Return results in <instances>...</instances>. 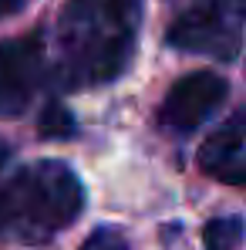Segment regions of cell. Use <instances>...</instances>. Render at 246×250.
Wrapping results in <instances>:
<instances>
[{"label":"cell","mask_w":246,"mask_h":250,"mask_svg":"<svg viewBox=\"0 0 246 250\" xmlns=\"http://www.w3.org/2000/svg\"><path fill=\"white\" fill-rule=\"evenodd\" d=\"M142 24V0H68L57 17L54 78L64 88L115 82L128 68Z\"/></svg>","instance_id":"1"},{"label":"cell","mask_w":246,"mask_h":250,"mask_svg":"<svg viewBox=\"0 0 246 250\" xmlns=\"http://www.w3.org/2000/svg\"><path fill=\"white\" fill-rule=\"evenodd\" d=\"M84 207L81 179L54 159H41L7 176L0 203V233L27 244L68 230Z\"/></svg>","instance_id":"2"},{"label":"cell","mask_w":246,"mask_h":250,"mask_svg":"<svg viewBox=\"0 0 246 250\" xmlns=\"http://www.w3.org/2000/svg\"><path fill=\"white\" fill-rule=\"evenodd\" d=\"M246 0H186L165 31V41L189 54L233 61L243 47Z\"/></svg>","instance_id":"3"},{"label":"cell","mask_w":246,"mask_h":250,"mask_svg":"<svg viewBox=\"0 0 246 250\" xmlns=\"http://www.w3.org/2000/svg\"><path fill=\"white\" fill-rule=\"evenodd\" d=\"M47 75V51L41 34L0 41V115H20Z\"/></svg>","instance_id":"4"},{"label":"cell","mask_w":246,"mask_h":250,"mask_svg":"<svg viewBox=\"0 0 246 250\" xmlns=\"http://www.w3.org/2000/svg\"><path fill=\"white\" fill-rule=\"evenodd\" d=\"M226 91L229 88L216 71H192L169 88L162 108H159V119L172 132H192L209 115L219 112V105L226 102Z\"/></svg>","instance_id":"5"},{"label":"cell","mask_w":246,"mask_h":250,"mask_svg":"<svg viewBox=\"0 0 246 250\" xmlns=\"http://www.w3.org/2000/svg\"><path fill=\"white\" fill-rule=\"evenodd\" d=\"M199 169L226 186H246V108H236L199 146Z\"/></svg>","instance_id":"6"},{"label":"cell","mask_w":246,"mask_h":250,"mask_svg":"<svg viewBox=\"0 0 246 250\" xmlns=\"http://www.w3.org/2000/svg\"><path fill=\"white\" fill-rule=\"evenodd\" d=\"M243 237H246V227L240 216H216L203 230L206 250H236L243 244Z\"/></svg>","instance_id":"7"},{"label":"cell","mask_w":246,"mask_h":250,"mask_svg":"<svg viewBox=\"0 0 246 250\" xmlns=\"http://www.w3.org/2000/svg\"><path fill=\"white\" fill-rule=\"evenodd\" d=\"M41 132L47 139H68L75 132V122H71V115L61 105H47L44 108V119H41Z\"/></svg>","instance_id":"8"},{"label":"cell","mask_w":246,"mask_h":250,"mask_svg":"<svg viewBox=\"0 0 246 250\" xmlns=\"http://www.w3.org/2000/svg\"><path fill=\"white\" fill-rule=\"evenodd\" d=\"M81 250H128V240H125L118 230H108V227H101V230H95L88 240H84Z\"/></svg>","instance_id":"9"},{"label":"cell","mask_w":246,"mask_h":250,"mask_svg":"<svg viewBox=\"0 0 246 250\" xmlns=\"http://www.w3.org/2000/svg\"><path fill=\"white\" fill-rule=\"evenodd\" d=\"M7 163H10V149L0 142V203H3V186H7V176H10L7 172Z\"/></svg>","instance_id":"10"},{"label":"cell","mask_w":246,"mask_h":250,"mask_svg":"<svg viewBox=\"0 0 246 250\" xmlns=\"http://www.w3.org/2000/svg\"><path fill=\"white\" fill-rule=\"evenodd\" d=\"M24 7V0H0V17H10Z\"/></svg>","instance_id":"11"}]
</instances>
